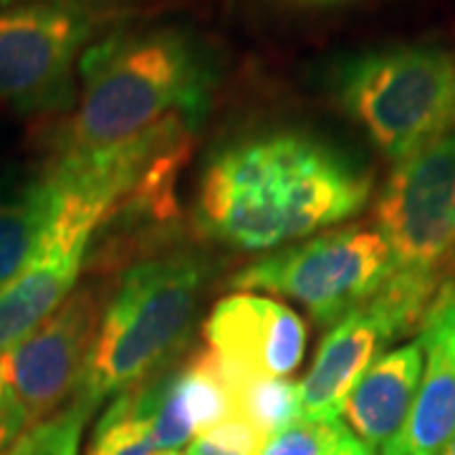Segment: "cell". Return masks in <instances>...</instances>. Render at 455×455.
<instances>
[{
    "label": "cell",
    "instance_id": "14",
    "mask_svg": "<svg viewBox=\"0 0 455 455\" xmlns=\"http://www.w3.org/2000/svg\"><path fill=\"white\" fill-rule=\"evenodd\" d=\"M423 362V341H407L382 352L349 392L341 418L372 451H382L403 430L418 395Z\"/></svg>",
    "mask_w": 455,
    "mask_h": 455
},
{
    "label": "cell",
    "instance_id": "9",
    "mask_svg": "<svg viewBox=\"0 0 455 455\" xmlns=\"http://www.w3.org/2000/svg\"><path fill=\"white\" fill-rule=\"evenodd\" d=\"M101 311L97 289L82 286L16 349L0 357L5 392L28 427L59 412L79 392Z\"/></svg>",
    "mask_w": 455,
    "mask_h": 455
},
{
    "label": "cell",
    "instance_id": "3",
    "mask_svg": "<svg viewBox=\"0 0 455 455\" xmlns=\"http://www.w3.org/2000/svg\"><path fill=\"white\" fill-rule=\"evenodd\" d=\"M203 286L205 260L193 253H167L132 266L101 311L76 395L99 405L160 370L188 339Z\"/></svg>",
    "mask_w": 455,
    "mask_h": 455
},
{
    "label": "cell",
    "instance_id": "12",
    "mask_svg": "<svg viewBox=\"0 0 455 455\" xmlns=\"http://www.w3.org/2000/svg\"><path fill=\"white\" fill-rule=\"evenodd\" d=\"M116 403L145 427L155 451H178L235 415L226 374L211 349H200L163 377L116 395Z\"/></svg>",
    "mask_w": 455,
    "mask_h": 455
},
{
    "label": "cell",
    "instance_id": "5",
    "mask_svg": "<svg viewBox=\"0 0 455 455\" xmlns=\"http://www.w3.org/2000/svg\"><path fill=\"white\" fill-rule=\"evenodd\" d=\"M390 274V248L377 228L347 226L245 266L230 286L286 296L319 324H337L367 304Z\"/></svg>",
    "mask_w": 455,
    "mask_h": 455
},
{
    "label": "cell",
    "instance_id": "25",
    "mask_svg": "<svg viewBox=\"0 0 455 455\" xmlns=\"http://www.w3.org/2000/svg\"><path fill=\"white\" fill-rule=\"evenodd\" d=\"M155 455H182V453H178V451H163V453H155Z\"/></svg>",
    "mask_w": 455,
    "mask_h": 455
},
{
    "label": "cell",
    "instance_id": "23",
    "mask_svg": "<svg viewBox=\"0 0 455 455\" xmlns=\"http://www.w3.org/2000/svg\"><path fill=\"white\" fill-rule=\"evenodd\" d=\"M296 3H304V5H316V8H322V5H339V3H347V0H296Z\"/></svg>",
    "mask_w": 455,
    "mask_h": 455
},
{
    "label": "cell",
    "instance_id": "21",
    "mask_svg": "<svg viewBox=\"0 0 455 455\" xmlns=\"http://www.w3.org/2000/svg\"><path fill=\"white\" fill-rule=\"evenodd\" d=\"M26 427H28V425H26L23 412H20L16 403L11 400V395L3 392V395H0V451L8 448Z\"/></svg>",
    "mask_w": 455,
    "mask_h": 455
},
{
    "label": "cell",
    "instance_id": "8",
    "mask_svg": "<svg viewBox=\"0 0 455 455\" xmlns=\"http://www.w3.org/2000/svg\"><path fill=\"white\" fill-rule=\"evenodd\" d=\"M97 26V13L76 3L0 5V99L20 112L71 104L74 66Z\"/></svg>",
    "mask_w": 455,
    "mask_h": 455
},
{
    "label": "cell",
    "instance_id": "10",
    "mask_svg": "<svg viewBox=\"0 0 455 455\" xmlns=\"http://www.w3.org/2000/svg\"><path fill=\"white\" fill-rule=\"evenodd\" d=\"M64 190V208L46 243L5 289H0V357L16 349L76 291L89 243L99 228L112 220L109 211L94 197L68 190L66 185Z\"/></svg>",
    "mask_w": 455,
    "mask_h": 455
},
{
    "label": "cell",
    "instance_id": "22",
    "mask_svg": "<svg viewBox=\"0 0 455 455\" xmlns=\"http://www.w3.org/2000/svg\"><path fill=\"white\" fill-rule=\"evenodd\" d=\"M13 3H31V0H0V5H13ZM56 3H76V5H89V3H116V0H56Z\"/></svg>",
    "mask_w": 455,
    "mask_h": 455
},
{
    "label": "cell",
    "instance_id": "18",
    "mask_svg": "<svg viewBox=\"0 0 455 455\" xmlns=\"http://www.w3.org/2000/svg\"><path fill=\"white\" fill-rule=\"evenodd\" d=\"M97 407L84 395H74L59 412L26 427L0 455H79L84 430Z\"/></svg>",
    "mask_w": 455,
    "mask_h": 455
},
{
    "label": "cell",
    "instance_id": "13",
    "mask_svg": "<svg viewBox=\"0 0 455 455\" xmlns=\"http://www.w3.org/2000/svg\"><path fill=\"white\" fill-rule=\"evenodd\" d=\"M423 374L403 430L379 455H440L455 433V276L425 311Z\"/></svg>",
    "mask_w": 455,
    "mask_h": 455
},
{
    "label": "cell",
    "instance_id": "19",
    "mask_svg": "<svg viewBox=\"0 0 455 455\" xmlns=\"http://www.w3.org/2000/svg\"><path fill=\"white\" fill-rule=\"evenodd\" d=\"M155 445L145 427L127 415L114 400L109 410L101 415L94 438L86 455H155Z\"/></svg>",
    "mask_w": 455,
    "mask_h": 455
},
{
    "label": "cell",
    "instance_id": "20",
    "mask_svg": "<svg viewBox=\"0 0 455 455\" xmlns=\"http://www.w3.org/2000/svg\"><path fill=\"white\" fill-rule=\"evenodd\" d=\"M263 435L243 418L233 415L190 440L185 455H259Z\"/></svg>",
    "mask_w": 455,
    "mask_h": 455
},
{
    "label": "cell",
    "instance_id": "16",
    "mask_svg": "<svg viewBox=\"0 0 455 455\" xmlns=\"http://www.w3.org/2000/svg\"><path fill=\"white\" fill-rule=\"evenodd\" d=\"M223 370V367H220ZM226 374V372H223ZM228 390L233 397V410L245 423H251L263 438L283 430L301 418L299 382L289 377H230L226 374Z\"/></svg>",
    "mask_w": 455,
    "mask_h": 455
},
{
    "label": "cell",
    "instance_id": "17",
    "mask_svg": "<svg viewBox=\"0 0 455 455\" xmlns=\"http://www.w3.org/2000/svg\"><path fill=\"white\" fill-rule=\"evenodd\" d=\"M259 455H374V451L337 420H293L263 440Z\"/></svg>",
    "mask_w": 455,
    "mask_h": 455
},
{
    "label": "cell",
    "instance_id": "7",
    "mask_svg": "<svg viewBox=\"0 0 455 455\" xmlns=\"http://www.w3.org/2000/svg\"><path fill=\"white\" fill-rule=\"evenodd\" d=\"M445 281L392 271L367 304L349 311L326 331L307 377L299 382L304 420H337L359 377L390 341L420 329Z\"/></svg>",
    "mask_w": 455,
    "mask_h": 455
},
{
    "label": "cell",
    "instance_id": "15",
    "mask_svg": "<svg viewBox=\"0 0 455 455\" xmlns=\"http://www.w3.org/2000/svg\"><path fill=\"white\" fill-rule=\"evenodd\" d=\"M64 200V185L49 172L16 197L0 203V289H5L46 243Z\"/></svg>",
    "mask_w": 455,
    "mask_h": 455
},
{
    "label": "cell",
    "instance_id": "6",
    "mask_svg": "<svg viewBox=\"0 0 455 455\" xmlns=\"http://www.w3.org/2000/svg\"><path fill=\"white\" fill-rule=\"evenodd\" d=\"M374 220L392 271L433 281L455 276V134L395 164Z\"/></svg>",
    "mask_w": 455,
    "mask_h": 455
},
{
    "label": "cell",
    "instance_id": "24",
    "mask_svg": "<svg viewBox=\"0 0 455 455\" xmlns=\"http://www.w3.org/2000/svg\"><path fill=\"white\" fill-rule=\"evenodd\" d=\"M440 455H455V433H453V438L448 440V445L443 448V453Z\"/></svg>",
    "mask_w": 455,
    "mask_h": 455
},
{
    "label": "cell",
    "instance_id": "26",
    "mask_svg": "<svg viewBox=\"0 0 455 455\" xmlns=\"http://www.w3.org/2000/svg\"><path fill=\"white\" fill-rule=\"evenodd\" d=\"M5 392V385H3V377H0V395Z\"/></svg>",
    "mask_w": 455,
    "mask_h": 455
},
{
    "label": "cell",
    "instance_id": "2",
    "mask_svg": "<svg viewBox=\"0 0 455 455\" xmlns=\"http://www.w3.org/2000/svg\"><path fill=\"white\" fill-rule=\"evenodd\" d=\"M82 92L64 157L124 145L170 119L203 122L212 101V64L190 33L172 26L116 31L79 59Z\"/></svg>",
    "mask_w": 455,
    "mask_h": 455
},
{
    "label": "cell",
    "instance_id": "4",
    "mask_svg": "<svg viewBox=\"0 0 455 455\" xmlns=\"http://www.w3.org/2000/svg\"><path fill=\"white\" fill-rule=\"evenodd\" d=\"M331 92L374 145L400 163L455 134V49L400 44L334 66Z\"/></svg>",
    "mask_w": 455,
    "mask_h": 455
},
{
    "label": "cell",
    "instance_id": "11",
    "mask_svg": "<svg viewBox=\"0 0 455 455\" xmlns=\"http://www.w3.org/2000/svg\"><path fill=\"white\" fill-rule=\"evenodd\" d=\"M223 372L230 377H289L307 352L304 319L271 296L253 291L230 293L215 304L203 324Z\"/></svg>",
    "mask_w": 455,
    "mask_h": 455
},
{
    "label": "cell",
    "instance_id": "1",
    "mask_svg": "<svg viewBox=\"0 0 455 455\" xmlns=\"http://www.w3.org/2000/svg\"><path fill=\"white\" fill-rule=\"evenodd\" d=\"M372 180L334 147L278 130L220 147L200 178L196 223L241 251H266L355 218Z\"/></svg>",
    "mask_w": 455,
    "mask_h": 455
}]
</instances>
